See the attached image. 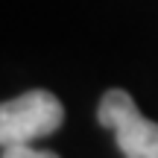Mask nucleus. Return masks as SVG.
<instances>
[{
  "label": "nucleus",
  "instance_id": "obj_1",
  "mask_svg": "<svg viewBox=\"0 0 158 158\" xmlns=\"http://www.w3.org/2000/svg\"><path fill=\"white\" fill-rule=\"evenodd\" d=\"M64 108L50 91H27L15 100L0 102V147H21L47 138L62 126Z\"/></svg>",
  "mask_w": 158,
  "mask_h": 158
},
{
  "label": "nucleus",
  "instance_id": "obj_2",
  "mask_svg": "<svg viewBox=\"0 0 158 158\" xmlns=\"http://www.w3.org/2000/svg\"><path fill=\"white\" fill-rule=\"evenodd\" d=\"M97 120L114 132L123 158H158V123L138 111L135 100L126 91H106L97 106Z\"/></svg>",
  "mask_w": 158,
  "mask_h": 158
},
{
  "label": "nucleus",
  "instance_id": "obj_3",
  "mask_svg": "<svg viewBox=\"0 0 158 158\" xmlns=\"http://www.w3.org/2000/svg\"><path fill=\"white\" fill-rule=\"evenodd\" d=\"M3 158H59V155L47 152V149H35L32 143H21V147H3Z\"/></svg>",
  "mask_w": 158,
  "mask_h": 158
}]
</instances>
